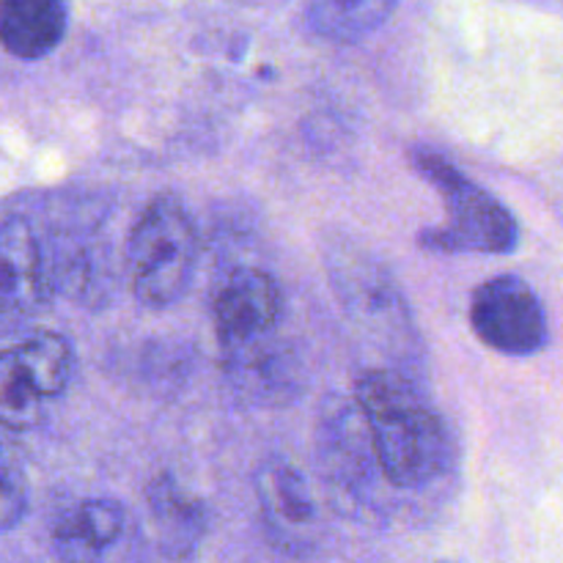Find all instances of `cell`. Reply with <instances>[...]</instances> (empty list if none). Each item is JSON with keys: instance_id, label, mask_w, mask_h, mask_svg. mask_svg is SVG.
I'll use <instances>...</instances> for the list:
<instances>
[{"instance_id": "cell-1", "label": "cell", "mask_w": 563, "mask_h": 563, "mask_svg": "<svg viewBox=\"0 0 563 563\" xmlns=\"http://www.w3.org/2000/svg\"><path fill=\"white\" fill-rule=\"evenodd\" d=\"M352 399L366 427L368 451L390 487L423 489L451 471L449 427L410 377L388 368L363 372Z\"/></svg>"}, {"instance_id": "cell-2", "label": "cell", "mask_w": 563, "mask_h": 563, "mask_svg": "<svg viewBox=\"0 0 563 563\" xmlns=\"http://www.w3.org/2000/svg\"><path fill=\"white\" fill-rule=\"evenodd\" d=\"M412 165L440 192L445 212L443 223L421 231L418 236L421 247L445 256H460V253L506 256L517 251L520 225L493 192L467 179L456 165L432 148H416Z\"/></svg>"}, {"instance_id": "cell-3", "label": "cell", "mask_w": 563, "mask_h": 563, "mask_svg": "<svg viewBox=\"0 0 563 563\" xmlns=\"http://www.w3.org/2000/svg\"><path fill=\"white\" fill-rule=\"evenodd\" d=\"M124 256L141 306L154 311L176 306L198 267V229L185 203L168 192L154 198L132 225Z\"/></svg>"}, {"instance_id": "cell-4", "label": "cell", "mask_w": 563, "mask_h": 563, "mask_svg": "<svg viewBox=\"0 0 563 563\" xmlns=\"http://www.w3.org/2000/svg\"><path fill=\"white\" fill-rule=\"evenodd\" d=\"M471 328L484 346L509 357L537 355L550 341L548 308L517 275H498L473 291Z\"/></svg>"}, {"instance_id": "cell-5", "label": "cell", "mask_w": 563, "mask_h": 563, "mask_svg": "<svg viewBox=\"0 0 563 563\" xmlns=\"http://www.w3.org/2000/svg\"><path fill=\"white\" fill-rule=\"evenodd\" d=\"M53 289V258L36 225L20 214L0 220V333L36 319Z\"/></svg>"}, {"instance_id": "cell-6", "label": "cell", "mask_w": 563, "mask_h": 563, "mask_svg": "<svg viewBox=\"0 0 563 563\" xmlns=\"http://www.w3.org/2000/svg\"><path fill=\"white\" fill-rule=\"evenodd\" d=\"M212 317L223 355H236L267 344L278 339L280 319H284L280 286L264 269L236 267L214 291Z\"/></svg>"}, {"instance_id": "cell-7", "label": "cell", "mask_w": 563, "mask_h": 563, "mask_svg": "<svg viewBox=\"0 0 563 563\" xmlns=\"http://www.w3.org/2000/svg\"><path fill=\"white\" fill-rule=\"evenodd\" d=\"M256 498L269 537L280 550L300 553L317 539L319 515L311 487L295 465L273 460L258 471Z\"/></svg>"}, {"instance_id": "cell-8", "label": "cell", "mask_w": 563, "mask_h": 563, "mask_svg": "<svg viewBox=\"0 0 563 563\" xmlns=\"http://www.w3.org/2000/svg\"><path fill=\"white\" fill-rule=\"evenodd\" d=\"M333 280L346 313L361 324L363 330H374L377 335L390 339H407L410 319H407L405 300L396 291L394 280L368 258H355L341 253L333 258Z\"/></svg>"}, {"instance_id": "cell-9", "label": "cell", "mask_w": 563, "mask_h": 563, "mask_svg": "<svg viewBox=\"0 0 563 563\" xmlns=\"http://www.w3.org/2000/svg\"><path fill=\"white\" fill-rule=\"evenodd\" d=\"M146 500L159 553L170 561H187L196 555L209 533L207 504L181 487L170 473H159L148 482Z\"/></svg>"}, {"instance_id": "cell-10", "label": "cell", "mask_w": 563, "mask_h": 563, "mask_svg": "<svg viewBox=\"0 0 563 563\" xmlns=\"http://www.w3.org/2000/svg\"><path fill=\"white\" fill-rule=\"evenodd\" d=\"M124 531V509L110 498H86L69 506L53 526V550L60 563H102Z\"/></svg>"}, {"instance_id": "cell-11", "label": "cell", "mask_w": 563, "mask_h": 563, "mask_svg": "<svg viewBox=\"0 0 563 563\" xmlns=\"http://www.w3.org/2000/svg\"><path fill=\"white\" fill-rule=\"evenodd\" d=\"M64 0H0V47L20 60H38L66 36Z\"/></svg>"}, {"instance_id": "cell-12", "label": "cell", "mask_w": 563, "mask_h": 563, "mask_svg": "<svg viewBox=\"0 0 563 563\" xmlns=\"http://www.w3.org/2000/svg\"><path fill=\"white\" fill-rule=\"evenodd\" d=\"M44 412H47V399L14 346L0 350V429L31 432L44 421Z\"/></svg>"}, {"instance_id": "cell-13", "label": "cell", "mask_w": 563, "mask_h": 563, "mask_svg": "<svg viewBox=\"0 0 563 563\" xmlns=\"http://www.w3.org/2000/svg\"><path fill=\"white\" fill-rule=\"evenodd\" d=\"M20 361L36 379L44 399H58L66 394L75 377V350L69 341L53 330H36L14 346Z\"/></svg>"}, {"instance_id": "cell-14", "label": "cell", "mask_w": 563, "mask_h": 563, "mask_svg": "<svg viewBox=\"0 0 563 563\" xmlns=\"http://www.w3.org/2000/svg\"><path fill=\"white\" fill-rule=\"evenodd\" d=\"M399 0H313L311 22L322 36L357 42L377 31Z\"/></svg>"}, {"instance_id": "cell-15", "label": "cell", "mask_w": 563, "mask_h": 563, "mask_svg": "<svg viewBox=\"0 0 563 563\" xmlns=\"http://www.w3.org/2000/svg\"><path fill=\"white\" fill-rule=\"evenodd\" d=\"M27 511V473L14 445L0 438V533L20 526Z\"/></svg>"}]
</instances>
